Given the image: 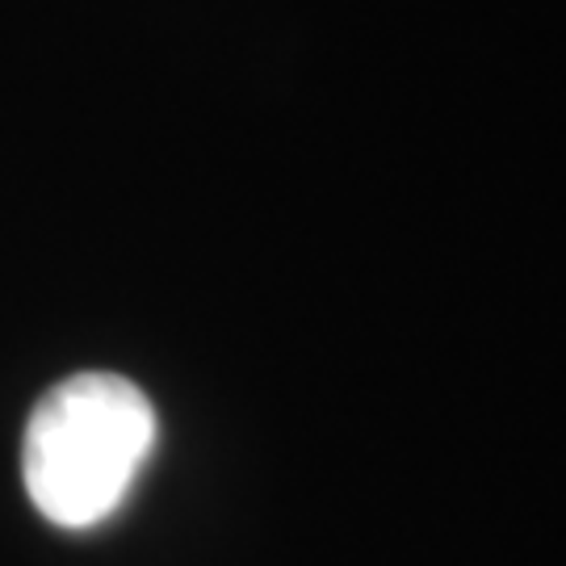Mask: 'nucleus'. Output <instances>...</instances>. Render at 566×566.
<instances>
[{
	"mask_svg": "<svg viewBox=\"0 0 566 566\" xmlns=\"http://www.w3.org/2000/svg\"><path fill=\"white\" fill-rule=\"evenodd\" d=\"M156 446L151 399L122 374H72L30 411L21 474L51 525L93 528L114 516Z\"/></svg>",
	"mask_w": 566,
	"mask_h": 566,
	"instance_id": "f257e3e1",
	"label": "nucleus"
}]
</instances>
